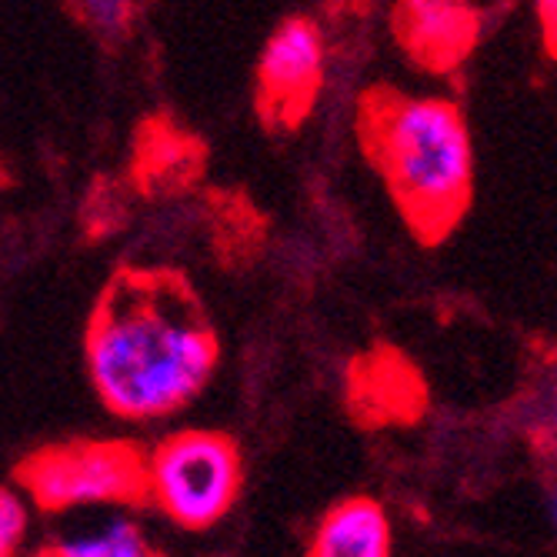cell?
<instances>
[{
	"instance_id": "5b68a950",
	"label": "cell",
	"mask_w": 557,
	"mask_h": 557,
	"mask_svg": "<svg viewBox=\"0 0 557 557\" xmlns=\"http://www.w3.org/2000/svg\"><path fill=\"white\" fill-rule=\"evenodd\" d=\"M324 87V37L304 14L284 17L264 44L255 81V111L271 134L297 131Z\"/></svg>"
},
{
	"instance_id": "3957f363",
	"label": "cell",
	"mask_w": 557,
	"mask_h": 557,
	"mask_svg": "<svg viewBox=\"0 0 557 557\" xmlns=\"http://www.w3.org/2000/svg\"><path fill=\"white\" fill-rule=\"evenodd\" d=\"M14 481L40 511L81 504L147 508V450L127 437H74L44 444L14 465Z\"/></svg>"
},
{
	"instance_id": "4fadbf2b",
	"label": "cell",
	"mask_w": 557,
	"mask_h": 557,
	"mask_svg": "<svg viewBox=\"0 0 557 557\" xmlns=\"http://www.w3.org/2000/svg\"><path fill=\"white\" fill-rule=\"evenodd\" d=\"M71 14L81 17V24L108 47H117L131 37L137 8L134 4H117V0H94V4H71Z\"/></svg>"
},
{
	"instance_id": "9a60e30c",
	"label": "cell",
	"mask_w": 557,
	"mask_h": 557,
	"mask_svg": "<svg viewBox=\"0 0 557 557\" xmlns=\"http://www.w3.org/2000/svg\"><path fill=\"white\" fill-rule=\"evenodd\" d=\"M537 21H541V40L547 47V54L557 61V0H541Z\"/></svg>"
},
{
	"instance_id": "9c48e42d",
	"label": "cell",
	"mask_w": 557,
	"mask_h": 557,
	"mask_svg": "<svg viewBox=\"0 0 557 557\" xmlns=\"http://www.w3.org/2000/svg\"><path fill=\"white\" fill-rule=\"evenodd\" d=\"M304 557H391L387 511L368 494L337 500L318 521Z\"/></svg>"
},
{
	"instance_id": "5bb4252c",
	"label": "cell",
	"mask_w": 557,
	"mask_h": 557,
	"mask_svg": "<svg viewBox=\"0 0 557 557\" xmlns=\"http://www.w3.org/2000/svg\"><path fill=\"white\" fill-rule=\"evenodd\" d=\"M27 531V511L14 491L0 487V557H17Z\"/></svg>"
},
{
	"instance_id": "8992f818",
	"label": "cell",
	"mask_w": 557,
	"mask_h": 557,
	"mask_svg": "<svg viewBox=\"0 0 557 557\" xmlns=\"http://www.w3.org/2000/svg\"><path fill=\"white\" fill-rule=\"evenodd\" d=\"M391 30L421 71L450 74L478 47L484 14L465 0H404L391 11Z\"/></svg>"
},
{
	"instance_id": "30bf717a",
	"label": "cell",
	"mask_w": 557,
	"mask_h": 557,
	"mask_svg": "<svg viewBox=\"0 0 557 557\" xmlns=\"http://www.w3.org/2000/svg\"><path fill=\"white\" fill-rule=\"evenodd\" d=\"M208 224H211L214 255L221 258V264L244 268L264 250L268 221L264 214L255 211V205L240 190H211Z\"/></svg>"
},
{
	"instance_id": "8fae6325",
	"label": "cell",
	"mask_w": 557,
	"mask_h": 557,
	"mask_svg": "<svg viewBox=\"0 0 557 557\" xmlns=\"http://www.w3.org/2000/svg\"><path fill=\"white\" fill-rule=\"evenodd\" d=\"M34 557H164L144 531L131 521H114L100 534L74 537V541H50L37 547Z\"/></svg>"
},
{
	"instance_id": "ba28073f",
	"label": "cell",
	"mask_w": 557,
	"mask_h": 557,
	"mask_svg": "<svg viewBox=\"0 0 557 557\" xmlns=\"http://www.w3.org/2000/svg\"><path fill=\"white\" fill-rule=\"evenodd\" d=\"M347 411L361 424L414 421L424 411V384L391 347H374L347 368Z\"/></svg>"
},
{
	"instance_id": "52a82bcc",
	"label": "cell",
	"mask_w": 557,
	"mask_h": 557,
	"mask_svg": "<svg viewBox=\"0 0 557 557\" xmlns=\"http://www.w3.org/2000/svg\"><path fill=\"white\" fill-rule=\"evenodd\" d=\"M208 168V144L171 114H150L134 127L127 181L144 197L187 194Z\"/></svg>"
},
{
	"instance_id": "6da1fadb",
	"label": "cell",
	"mask_w": 557,
	"mask_h": 557,
	"mask_svg": "<svg viewBox=\"0 0 557 557\" xmlns=\"http://www.w3.org/2000/svg\"><path fill=\"white\" fill-rule=\"evenodd\" d=\"M84 354L104 408L127 421H150L187 408L208 387L221 341L181 271L121 268L94 300Z\"/></svg>"
},
{
	"instance_id": "2e32d148",
	"label": "cell",
	"mask_w": 557,
	"mask_h": 557,
	"mask_svg": "<svg viewBox=\"0 0 557 557\" xmlns=\"http://www.w3.org/2000/svg\"><path fill=\"white\" fill-rule=\"evenodd\" d=\"M547 515H550V524H554V531H557V484H554L550 494H547Z\"/></svg>"
},
{
	"instance_id": "7c38bea8",
	"label": "cell",
	"mask_w": 557,
	"mask_h": 557,
	"mask_svg": "<svg viewBox=\"0 0 557 557\" xmlns=\"http://www.w3.org/2000/svg\"><path fill=\"white\" fill-rule=\"evenodd\" d=\"M127 221V187L121 181L97 177L90 194L84 197L81 224L87 237H108Z\"/></svg>"
},
{
	"instance_id": "7a4b0ae2",
	"label": "cell",
	"mask_w": 557,
	"mask_h": 557,
	"mask_svg": "<svg viewBox=\"0 0 557 557\" xmlns=\"http://www.w3.org/2000/svg\"><path fill=\"white\" fill-rule=\"evenodd\" d=\"M354 134L421 244L458 231L474 200V147L454 100L374 84L358 97Z\"/></svg>"
},
{
	"instance_id": "277c9868",
	"label": "cell",
	"mask_w": 557,
	"mask_h": 557,
	"mask_svg": "<svg viewBox=\"0 0 557 557\" xmlns=\"http://www.w3.org/2000/svg\"><path fill=\"white\" fill-rule=\"evenodd\" d=\"M240 487V447L224 431H174L147 454L150 504L177 528H214L237 504Z\"/></svg>"
}]
</instances>
